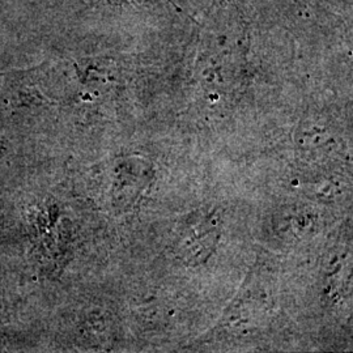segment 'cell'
<instances>
[{"label": "cell", "instance_id": "obj_1", "mask_svg": "<svg viewBox=\"0 0 353 353\" xmlns=\"http://www.w3.org/2000/svg\"><path fill=\"white\" fill-rule=\"evenodd\" d=\"M331 140V132L326 123L309 119L301 123L296 132V143L305 150H316Z\"/></svg>", "mask_w": 353, "mask_h": 353}]
</instances>
